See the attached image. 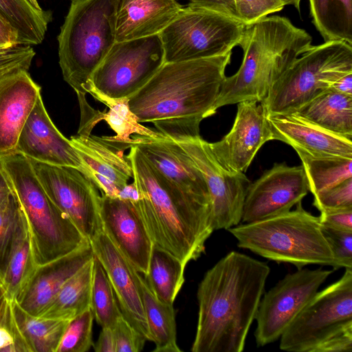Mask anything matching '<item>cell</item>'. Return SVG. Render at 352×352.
Segmentation results:
<instances>
[{"label":"cell","mask_w":352,"mask_h":352,"mask_svg":"<svg viewBox=\"0 0 352 352\" xmlns=\"http://www.w3.org/2000/svg\"><path fill=\"white\" fill-rule=\"evenodd\" d=\"M329 89L335 91L352 95V72L346 74L336 80Z\"/></svg>","instance_id":"cell-51"},{"label":"cell","mask_w":352,"mask_h":352,"mask_svg":"<svg viewBox=\"0 0 352 352\" xmlns=\"http://www.w3.org/2000/svg\"><path fill=\"white\" fill-rule=\"evenodd\" d=\"M81 112L80 126L77 135L88 136L93 128L102 120L103 112L92 109L87 103L85 95L76 94Z\"/></svg>","instance_id":"cell-45"},{"label":"cell","mask_w":352,"mask_h":352,"mask_svg":"<svg viewBox=\"0 0 352 352\" xmlns=\"http://www.w3.org/2000/svg\"><path fill=\"white\" fill-rule=\"evenodd\" d=\"M81 160L78 169L98 190L118 198L120 190L133 177L124 152L133 145L114 136L74 135L69 139Z\"/></svg>","instance_id":"cell-16"},{"label":"cell","mask_w":352,"mask_h":352,"mask_svg":"<svg viewBox=\"0 0 352 352\" xmlns=\"http://www.w3.org/2000/svg\"><path fill=\"white\" fill-rule=\"evenodd\" d=\"M118 1L71 0L58 57L63 79L76 94H89L94 71L116 43Z\"/></svg>","instance_id":"cell-7"},{"label":"cell","mask_w":352,"mask_h":352,"mask_svg":"<svg viewBox=\"0 0 352 352\" xmlns=\"http://www.w3.org/2000/svg\"><path fill=\"white\" fill-rule=\"evenodd\" d=\"M182 8L177 0H118L116 42L159 34Z\"/></svg>","instance_id":"cell-25"},{"label":"cell","mask_w":352,"mask_h":352,"mask_svg":"<svg viewBox=\"0 0 352 352\" xmlns=\"http://www.w3.org/2000/svg\"><path fill=\"white\" fill-rule=\"evenodd\" d=\"M133 138V146L139 148L173 189L189 200L211 207L203 175L177 142L167 137L135 135Z\"/></svg>","instance_id":"cell-19"},{"label":"cell","mask_w":352,"mask_h":352,"mask_svg":"<svg viewBox=\"0 0 352 352\" xmlns=\"http://www.w3.org/2000/svg\"><path fill=\"white\" fill-rule=\"evenodd\" d=\"M352 329V269L317 292L280 336L281 350L314 352L331 337Z\"/></svg>","instance_id":"cell-10"},{"label":"cell","mask_w":352,"mask_h":352,"mask_svg":"<svg viewBox=\"0 0 352 352\" xmlns=\"http://www.w3.org/2000/svg\"><path fill=\"white\" fill-rule=\"evenodd\" d=\"M301 0H234L239 21L245 25L252 23L268 14L293 6L298 11Z\"/></svg>","instance_id":"cell-40"},{"label":"cell","mask_w":352,"mask_h":352,"mask_svg":"<svg viewBox=\"0 0 352 352\" xmlns=\"http://www.w3.org/2000/svg\"><path fill=\"white\" fill-rule=\"evenodd\" d=\"M272 140L314 155L352 157V140L328 131L295 113L267 115Z\"/></svg>","instance_id":"cell-24"},{"label":"cell","mask_w":352,"mask_h":352,"mask_svg":"<svg viewBox=\"0 0 352 352\" xmlns=\"http://www.w3.org/2000/svg\"><path fill=\"white\" fill-rule=\"evenodd\" d=\"M29 2L36 9L41 10L42 8L40 7L37 0H28Z\"/></svg>","instance_id":"cell-56"},{"label":"cell","mask_w":352,"mask_h":352,"mask_svg":"<svg viewBox=\"0 0 352 352\" xmlns=\"http://www.w3.org/2000/svg\"><path fill=\"white\" fill-rule=\"evenodd\" d=\"M294 113L328 131L352 140V95L329 89Z\"/></svg>","instance_id":"cell-26"},{"label":"cell","mask_w":352,"mask_h":352,"mask_svg":"<svg viewBox=\"0 0 352 352\" xmlns=\"http://www.w3.org/2000/svg\"><path fill=\"white\" fill-rule=\"evenodd\" d=\"M93 264L94 257L63 285L41 317L70 320L91 308Z\"/></svg>","instance_id":"cell-28"},{"label":"cell","mask_w":352,"mask_h":352,"mask_svg":"<svg viewBox=\"0 0 352 352\" xmlns=\"http://www.w3.org/2000/svg\"><path fill=\"white\" fill-rule=\"evenodd\" d=\"M228 230L239 248L269 260L291 263L298 269L320 265L338 270L319 217L306 211L301 202L294 210L238 224Z\"/></svg>","instance_id":"cell-6"},{"label":"cell","mask_w":352,"mask_h":352,"mask_svg":"<svg viewBox=\"0 0 352 352\" xmlns=\"http://www.w3.org/2000/svg\"><path fill=\"white\" fill-rule=\"evenodd\" d=\"M96 352H116L113 330L109 327H102L98 340L93 344Z\"/></svg>","instance_id":"cell-50"},{"label":"cell","mask_w":352,"mask_h":352,"mask_svg":"<svg viewBox=\"0 0 352 352\" xmlns=\"http://www.w3.org/2000/svg\"><path fill=\"white\" fill-rule=\"evenodd\" d=\"M91 309L101 327L113 329L122 316L109 278L97 258L94 256Z\"/></svg>","instance_id":"cell-36"},{"label":"cell","mask_w":352,"mask_h":352,"mask_svg":"<svg viewBox=\"0 0 352 352\" xmlns=\"http://www.w3.org/2000/svg\"><path fill=\"white\" fill-rule=\"evenodd\" d=\"M245 25L223 14L188 4L160 34L165 63L223 55L239 46Z\"/></svg>","instance_id":"cell-9"},{"label":"cell","mask_w":352,"mask_h":352,"mask_svg":"<svg viewBox=\"0 0 352 352\" xmlns=\"http://www.w3.org/2000/svg\"><path fill=\"white\" fill-rule=\"evenodd\" d=\"M15 153L46 164L77 169L81 167L76 148L52 121L41 95L23 126Z\"/></svg>","instance_id":"cell-21"},{"label":"cell","mask_w":352,"mask_h":352,"mask_svg":"<svg viewBox=\"0 0 352 352\" xmlns=\"http://www.w3.org/2000/svg\"><path fill=\"white\" fill-rule=\"evenodd\" d=\"M272 140L267 115L261 102L238 103L233 126L221 140L209 143L219 162L232 172L245 173L260 148Z\"/></svg>","instance_id":"cell-17"},{"label":"cell","mask_w":352,"mask_h":352,"mask_svg":"<svg viewBox=\"0 0 352 352\" xmlns=\"http://www.w3.org/2000/svg\"><path fill=\"white\" fill-rule=\"evenodd\" d=\"M23 223V216L14 195L0 206V279Z\"/></svg>","instance_id":"cell-37"},{"label":"cell","mask_w":352,"mask_h":352,"mask_svg":"<svg viewBox=\"0 0 352 352\" xmlns=\"http://www.w3.org/2000/svg\"><path fill=\"white\" fill-rule=\"evenodd\" d=\"M139 198L131 202L153 245L173 255L184 266L205 251L213 232L211 207L193 202L170 187L164 177L135 146L126 155Z\"/></svg>","instance_id":"cell-3"},{"label":"cell","mask_w":352,"mask_h":352,"mask_svg":"<svg viewBox=\"0 0 352 352\" xmlns=\"http://www.w3.org/2000/svg\"><path fill=\"white\" fill-rule=\"evenodd\" d=\"M319 219L326 226L352 231V209L321 212Z\"/></svg>","instance_id":"cell-46"},{"label":"cell","mask_w":352,"mask_h":352,"mask_svg":"<svg viewBox=\"0 0 352 352\" xmlns=\"http://www.w3.org/2000/svg\"><path fill=\"white\" fill-rule=\"evenodd\" d=\"M270 267L232 251L201 280L192 352H241L256 318Z\"/></svg>","instance_id":"cell-1"},{"label":"cell","mask_w":352,"mask_h":352,"mask_svg":"<svg viewBox=\"0 0 352 352\" xmlns=\"http://www.w3.org/2000/svg\"><path fill=\"white\" fill-rule=\"evenodd\" d=\"M37 267L32 251L28 227L23 217V226L9 256L3 274L0 279L8 298L18 299L29 283Z\"/></svg>","instance_id":"cell-34"},{"label":"cell","mask_w":352,"mask_h":352,"mask_svg":"<svg viewBox=\"0 0 352 352\" xmlns=\"http://www.w3.org/2000/svg\"><path fill=\"white\" fill-rule=\"evenodd\" d=\"M141 295L155 352H180L177 344L175 311L173 304L160 300L144 276L139 278Z\"/></svg>","instance_id":"cell-27"},{"label":"cell","mask_w":352,"mask_h":352,"mask_svg":"<svg viewBox=\"0 0 352 352\" xmlns=\"http://www.w3.org/2000/svg\"><path fill=\"white\" fill-rule=\"evenodd\" d=\"M351 72L352 45L331 41L311 45L280 76L261 104L266 115L294 113Z\"/></svg>","instance_id":"cell-8"},{"label":"cell","mask_w":352,"mask_h":352,"mask_svg":"<svg viewBox=\"0 0 352 352\" xmlns=\"http://www.w3.org/2000/svg\"><path fill=\"white\" fill-rule=\"evenodd\" d=\"M204 176L209 192L214 230H228L241 223L247 189L251 183L243 173L225 168L209 142L197 136L175 141Z\"/></svg>","instance_id":"cell-14"},{"label":"cell","mask_w":352,"mask_h":352,"mask_svg":"<svg viewBox=\"0 0 352 352\" xmlns=\"http://www.w3.org/2000/svg\"><path fill=\"white\" fill-rule=\"evenodd\" d=\"M165 63L159 34L116 42L91 76L92 88L111 98H129Z\"/></svg>","instance_id":"cell-11"},{"label":"cell","mask_w":352,"mask_h":352,"mask_svg":"<svg viewBox=\"0 0 352 352\" xmlns=\"http://www.w3.org/2000/svg\"><path fill=\"white\" fill-rule=\"evenodd\" d=\"M102 229L134 268L145 276L153 243L133 204L102 194Z\"/></svg>","instance_id":"cell-20"},{"label":"cell","mask_w":352,"mask_h":352,"mask_svg":"<svg viewBox=\"0 0 352 352\" xmlns=\"http://www.w3.org/2000/svg\"><path fill=\"white\" fill-rule=\"evenodd\" d=\"M312 23L326 41L352 45V0H309Z\"/></svg>","instance_id":"cell-30"},{"label":"cell","mask_w":352,"mask_h":352,"mask_svg":"<svg viewBox=\"0 0 352 352\" xmlns=\"http://www.w3.org/2000/svg\"><path fill=\"white\" fill-rule=\"evenodd\" d=\"M309 186L302 165L274 164L253 183L244 199L241 222L250 223L287 212L301 202Z\"/></svg>","instance_id":"cell-15"},{"label":"cell","mask_w":352,"mask_h":352,"mask_svg":"<svg viewBox=\"0 0 352 352\" xmlns=\"http://www.w3.org/2000/svg\"><path fill=\"white\" fill-rule=\"evenodd\" d=\"M185 267L178 258L153 245L148 272L144 276L160 300L173 304L185 281Z\"/></svg>","instance_id":"cell-29"},{"label":"cell","mask_w":352,"mask_h":352,"mask_svg":"<svg viewBox=\"0 0 352 352\" xmlns=\"http://www.w3.org/2000/svg\"><path fill=\"white\" fill-rule=\"evenodd\" d=\"M0 165L23 215L38 266L89 243L50 199L26 157L14 153L0 159Z\"/></svg>","instance_id":"cell-5"},{"label":"cell","mask_w":352,"mask_h":352,"mask_svg":"<svg viewBox=\"0 0 352 352\" xmlns=\"http://www.w3.org/2000/svg\"><path fill=\"white\" fill-rule=\"evenodd\" d=\"M313 205L320 212L352 209V177L314 196Z\"/></svg>","instance_id":"cell-41"},{"label":"cell","mask_w":352,"mask_h":352,"mask_svg":"<svg viewBox=\"0 0 352 352\" xmlns=\"http://www.w3.org/2000/svg\"><path fill=\"white\" fill-rule=\"evenodd\" d=\"M89 243L109 278L123 316L146 340L151 341L140 287V273L103 229Z\"/></svg>","instance_id":"cell-18"},{"label":"cell","mask_w":352,"mask_h":352,"mask_svg":"<svg viewBox=\"0 0 352 352\" xmlns=\"http://www.w3.org/2000/svg\"><path fill=\"white\" fill-rule=\"evenodd\" d=\"M0 13L17 31L21 45H38L44 39L51 13L28 0H0Z\"/></svg>","instance_id":"cell-33"},{"label":"cell","mask_w":352,"mask_h":352,"mask_svg":"<svg viewBox=\"0 0 352 352\" xmlns=\"http://www.w3.org/2000/svg\"><path fill=\"white\" fill-rule=\"evenodd\" d=\"M8 297L7 296L6 291L2 284V283L0 281V311L3 307L4 304L7 301Z\"/></svg>","instance_id":"cell-55"},{"label":"cell","mask_w":352,"mask_h":352,"mask_svg":"<svg viewBox=\"0 0 352 352\" xmlns=\"http://www.w3.org/2000/svg\"><path fill=\"white\" fill-rule=\"evenodd\" d=\"M190 5L212 10L238 19L234 0H188Z\"/></svg>","instance_id":"cell-48"},{"label":"cell","mask_w":352,"mask_h":352,"mask_svg":"<svg viewBox=\"0 0 352 352\" xmlns=\"http://www.w3.org/2000/svg\"><path fill=\"white\" fill-rule=\"evenodd\" d=\"M0 352H32L18 327L10 298L0 311Z\"/></svg>","instance_id":"cell-39"},{"label":"cell","mask_w":352,"mask_h":352,"mask_svg":"<svg viewBox=\"0 0 352 352\" xmlns=\"http://www.w3.org/2000/svg\"><path fill=\"white\" fill-rule=\"evenodd\" d=\"M13 194L10 184L0 165V206Z\"/></svg>","instance_id":"cell-52"},{"label":"cell","mask_w":352,"mask_h":352,"mask_svg":"<svg viewBox=\"0 0 352 352\" xmlns=\"http://www.w3.org/2000/svg\"><path fill=\"white\" fill-rule=\"evenodd\" d=\"M29 160L50 199L89 241L102 230L101 195L91 181L77 168Z\"/></svg>","instance_id":"cell-13"},{"label":"cell","mask_w":352,"mask_h":352,"mask_svg":"<svg viewBox=\"0 0 352 352\" xmlns=\"http://www.w3.org/2000/svg\"><path fill=\"white\" fill-rule=\"evenodd\" d=\"M19 69H24L21 67H5L3 69H0V82L8 75H9L10 73L14 72L15 70ZM28 70V69H27Z\"/></svg>","instance_id":"cell-54"},{"label":"cell","mask_w":352,"mask_h":352,"mask_svg":"<svg viewBox=\"0 0 352 352\" xmlns=\"http://www.w3.org/2000/svg\"><path fill=\"white\" fill-rule=\"evenodd\" d=\"M118 198L132 203L138 201L139 193L133 182L131 184H127L120 190Z\"/></svg>","instance_id":"cell-53"},{"label":"cell","mask_w":352,"mask_h":352,"mask_svg":"<svg viewBox=\"0 0 352 352\" xmlns=\"http://www.w3.org/2000/svg\"><path fill=\"white\" fill-rule=\"evenodd\" d=\"M41 95L28 70L19 69L0 82V159L15 153L23 126Z\"/></svg>","instance_id":"cell-22"},{"label":"cell","mask_w":352,"mask_h":352,"mask_svg":"<svg viewBox=\"0 0 352 352\" xmlns=\"http://www.w3.org/2000/svg\"><path fill=\"white\" fill-rule=\"evenodd\" d=\"M332 272L320 268L298 269L263 294L255 318L257 346L278 340Z\"/></svg>","instance_id":"cell-12"},{"label":"cell","mask_w":352,"mask_h":352,"mask_svg":"<svg viewBox=\"0 0 352 352\" xmlns=\"http://www.w3.org/2000/svg\"><path fill=\"white\" fill-rule=\"evenodd\" d=\"M91 308L70 320L56 352H86L93 346Z\"/></svg>","instance_id":"cell-38"},{"label":"cell","mask_w":352,"mask_h":352,"mask_svg":"<svg viewBox=\"0 0 352 352\" xmlns=\"http://www.w3.org/2000/svg\"><path fill=\"white\" fill-rule=\"evenodd\" d=\"M296 152L302 162L309 190L314 197L352 177V157Z\"/></svg>","instance_id":"cell-32"},{"label":"cell","mask_w":352,"mask_h":352,"mask_svg":"<svg viewBox=\"0 0 352 352\" xmlns=\"http://www.w3.org/2000/svg\"><path fill=\"white\" fill-rule=\"evenodd\" d=\"M19 44L20 43L17 31L0 13V47Z\"/></svg>","instance_id":"cell-49"},{"label":"cell","mask_w":352,"mask_h":352,"mask_svg":"<svg viewBox=\"0 0 352 352\" xmlns=\"http://www.w3.org/2000/svg\"><path fill=\"white\" fill-rule=\"evenodd\" d=\"M352 329L337 334L318 346L314 352H351Z\"/></svg>","instance_id":"cell-47"},{"label":"cell","mask_w":352,"mask_h":352,"mask_svg":"<svg viewBox=\"0 0 352 352\" xmlns=\"http://www.w3.org/2000/svg\"><path fill=\"white\" fill-rule=\"evenodd\" d=\"M312 38L286 17L266 16L245 25L238 71L225 77L214 109L245 101L261 102L276 80L311 47Z\"/></svg>","instance_id":"cell-4"},{"label":"cell","mask_w":352,"mask_h":352,"mask_svg":"<svg viewBox=\"0 0 352 352\" xmlns=\"http://www.w3.org/2000/svg\"><path fill=\"white\" fill-rule=\"evenodd\" d=\"M231 55L165 63L129 98L130 109L139 122H152L174 141L199 136L201 122L216 112Z\"/></svg>","instance_id":"cell-2"},{"label":"cell","mask_w":352,"mask_h":352,"mask_svg":"<svg viewBox=\"0 0 352 352\" xmlns=\"http://www.w3.org/2000/svg\"><path fill=\"white\" fill-rule=\"evenodd\" d=\"M35 52L28 45H12L0 47V69L21 67L29 69Z\"/></svg>","instance_id":"cell-44"},{"label":"cell","mask_w":352,"mask_h":352,"mask_svg":"<svg viewBox=\"0 0 352 352\" xmlns=\"http://www.w3.org/2000/svg\"><path fill=\"white\" fill-rule=\"evenodd\" d=\"M12 300L15 320L31 351L56 352L69 320L32 316Z\"/></svg>","instance_id":"cell-31"},{"label":"cell","mask_w":352,"mask_h":352,"mask_svg":"<svg viewBox=\"0 0 352 352\" xmlns=\"http://www.w3.org/2000/svg\"><path fill=\"white\" fill-rule=\"evenodd\" d=\"M91 95L109 107L107 112L104 111L102 120L116 133L113 135L116 139L133 145V136L135 135L152 138L166 137L158 131L143 126L138 122L129 108V98H111L98 92H93Z\"/></svg>","instance_id":"cell-35"},{"label":"cell","mask_w":352,"mask_h":352,"mask_svg":"<svg viewBox=\"0 0 352 352\" xmlns=\"http://www.w3.org/2000/svg\"><path fill=\"white\" fill-rule=\"evenodd\" d=\"M93 257L94 252L88 243L68 254L38 265L15 300L30 314L41 316L63 285Z\"/></svg>","instance_id":"cell-23"},{"label":"cell","mask_w":352,"mask_h":352,"mask_svg":"<svg viewBox=\"0 0 352 352\" xmlns=\"http://www.w3.org/2000/svg\"><path fill=\"white\" fill-rule=\"evenodd\" d=\"M115 338L116 352L141 351L146 340L122 316L113 329Z\"/></svg>","instance_id":"cell-43"},{"label":"cell","mask_w":352,"mask_h":352,"mask_svg":"<svg viewBox=\"0 0 352 352\" xmlns=\"http://www.w3.org/2000/svg\"><path fill=\"white\" fill-rule=\"evenodd\" d=\"M321 227L335 258L337 268L352 269V231L332 228L322 223Z\"/></svg>","instance_id":"cell-42"}]
</instances>
